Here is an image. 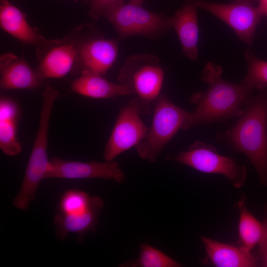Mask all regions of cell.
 I'll use <instances>...</instances> for the list:
<instances>
[{
  "instance_id": "1",
  "label": "cell",
  "mask_w": 267,
  "mask_h": 267,
  "mask_svg": "<svg viewBox=\"0 0 267 267\" xmlns=\"http://www.w3.org/2000/svg\"><path fill=\"white\" fill-rule=\"evenodd\" d=\"M222 67L208 62L202 72V80L208 85L204 91L194 92L190 98L196 105L189 112L182 130L195 126L222 123L239 117L254 89L241 83L236 84L224 80Z\"/></svg>"
},
{
  "instance_id": "2",
  "label": "cell",
  "mask_w": 267,
  "mask_h": 267,
  "mask_svg": "<svg viewBox=\"0 0 267 267\" xmlns=\"http://www.w3.org/2000/svg\"><path fill=\"white\" fill-rule=\"evenodd\" d=\"M239 117L229 130L217 133L216 139L243 154L267 186V87L251 96Z\"/></svg>"
},
{
  "instance_id": "3",
  "label": "cell",
  "mask_w": 267,
  "mask_h": 267,
  "mask_svg": "<svg viewBox=\"0 0 267 267\" xmlns=\"http://www.w3.org/2000/svg\"><path fill=\"white\" fill-rule=\"evenodd\" d=\"M59 91L47 83L42 93L43 102L38 130L26 169L20 189L13 199V205L26 211L34 200L38 186L45 179L49 160L47 157L48 129L53 104Z\"/></svg>"
},
{
  "instance_id": "4",
  "label": "cell",
  "mask_w": 267,
  "mask_h": 267,
  "mask_svg": "<svg viewBox=\"0 0 267 267\" xmlns=\"http://www.w3.org/2000/svg\"><path fill=\"white\" fill-rule=\"evenodd\" d=\"M119 83L129 88L140 114H150L159 97L164 72L158 58L151 54L133 55L127 58L118 76Z\"/></svg>"
},
{
  "instance_id": "5",
  "label": "cell",
  "mask_w": 267,
  "mask_h": 267,
  "mask_svg": "<svg viewBox=\"0 0 267 267\" xmlns=\"http://www.w3.org/2000/svg\"><path fill=\"white\" fill-rule=\"evenodd\" d=\"M152 124L144 140L135 147L139 157L155 162L179 130L182 128L189 112L178 107L166 96L160 95L153 108Z\"/></svg>"
},
{
  "instance_id": "6",
  "label": "cell",
  "mask_w": 267,
  "mask_h": 267,
  "mask_svg": "<svg viewBox=\"0 0 267 267\" xmlns=\"http://www.w3.org/2000/svg\"><path fill=\"white\" fill-rule=\"evenodd\" d=\"M103 16L121 38L140 35L156 39L172 28L171 17L149 11L130 2L110 8Z\"/></svg>"
},
{
  "instance_id": "7",
  "label": "cell",
  "mask_w": 267,
  "mask_h": 267,
  "mask_svg": "<svg viewBox=\"0 0 267 267\" xmlns=\"http://www.w3.org/2000/svg\"><path fill=\"white\" fill-rule=\"evenodd\" d=\"M172 160L199 172L223 176L235 188H240L247 178L246 167L233 159L220 154L211 145L197 141Z\"/></svg>"
},
{
  "instance_id": "8",
  "label": "cell",
  "mask_w": 267,
  "mask_h": 267,
  "mask_svg": "<svg viewBox=\"0 0 267 267\" xmlns=\"http://www.w3.org/2000/svg\"><path fill=\"white\" fill-rule=\"evenodd\" d=\"M92 28L90 25L82 26L62 40H53L43 47L45 50L37 69L41 77L44 80L60 78L73 70L81 44Z\"/></svg>"
},
{
  "instance_id": "9",
  "label": "cell",
  "mask_w": 267,
  "mask_h": 267,
  "mask_svg": "<svg viewBox=\"0 0 267 267\" xmlns=\"http://www.w3.org/2000/svg\"><path fill=\"white\" fill-rule=\"evenodd\" d=\"M253 2V0H233L227 3L198 0L197 5L225 23L242 42L251 46L264 16Z\"/></svg>"
},
{
  "instance_id": "10",
  "label": "cell",
  "mask_w": 267,
  "mask_h": 267,
  "mask_svg": "<svg viewBox=\"0 0 267 267\" xmlns=\"http://www.w3.org/2000/svg\"><path fill=\"white\" fill-rule=\"evenodd\" d=\"M139 114L134 98L122 108L104 149L103 157L106 161H113L120 154L135 147L145 138L149 128Z\"/></svg>"
},
{
  "instance_id": "11",
  "label": "cell",
  "mask_w": 267,
  "mask_h": 267,
  "mask_svg": "<svg viewBox=\"0 0 267 267\" xmlns=\"http://www.w3.org/2000/svg\"><path fill=\"white\" fill-rule=\"evenodd\" d=\"M103 178L122 183L125 175L119 164L114 161L99 162L67 161L57 157L49 160L45 179Z\"/></svg>"
},
{
  "instance_id": "12",
  "label": "cell",
  "mask_w": 267,
  "mask_h": 267,
  "mask_svg": "<svg viewBox=\"0 0 267 267\" xmlns=\"http://www.w3.org/2000/svg\"><path fill=\"white\" fill-rule=\"evenodd\" d=\"M118 43L102 37L93 28L82 41L75 66L84 71L104 75L112 67L118 55Z\"/></svg>"
},
{
  "instance_id": "13",
  "label": "cell",
  "mask_w": 267,
  "mask_h": 267,
  "mask_svg": "<svg viewBox=\"0 0 267 267\" xmlns=\"http://www.w3.org/2000/svg\"><path fill=\"white\" fill-rule=\"evenodd\" d=\"M0 87L3 90L34 89L43 85L44 79L23 57L6 53L0 58Z\"/></svg>"
},
{
  "instance_id": "14",
  "label": "cell",
  "mask_w": 267,
  "mask_h": 267,
  "mask_svg": "<svg viewBox=\"0 0 267 267\" xmlns=\"http://www.w3.org/2000/svg\"><path fill=\"white\" fill-rule=\"evenodd\" d=\"M198 0H184L182 6L171 17V27L180 42L182 53L195 61L198 55Z\"/></svg>"
},
{
  "instance_id": "15",
  "label": "cell",
  "mask_w": 267,
  "mask_h": 267,
  "mask_svg": "<svg viewBox=\"0 0 267 267\" xmlns=\"http://www.w3.org/2000/svg\"><path fill=\"white\" fill-rule=\"evenodd\" d=\"M0 25L3 30L24 44L42 48L53 41L47 40L32 28L25 15L8 0H0Z\"/></svg>"
},
{
  "instance_id": "16",
  "label": "cell",
  "mask_w": 267,
  "mask_h": 267,
  "mask_svg": "<svg viewBox=\"0 0 267 267\" xmlns=\"http://www.w3.org/2000/svg\"><path fill=\"white\" fill-rule=\"evenodd\" d=\"M69 92L96 99L133 94L127 87L111 82L102 75L87 71H82L79 77L70 83Z\"/></svg>"
},
{
  "instance_id": "17",
  "label": "cell",
  "mask_w": 267,
  "mask_h": 267,
  "mask_svg": "<svg viewBox=\"0 0 267 267\" xmlns=\"http://www.w3.org/2000/svg\"><path fill=\"white\" fill-rule=\"evenodd\" d=\"M202 242L212 263L218 267H252L258 265L256 258L242 247H237L207 237Z\"/></svg>"
},
{
  "instance_id": "18",
  "label": "cell",
  "mask_w": 267,
  "mask_h": 267,
  "mask_svg": "<svg viewBox=\"0 0 267 267\" xmlns=\"http://www.w3.org/2000/svg\"><path fill=\"white\" fill-rule=\"evenodd\" d=\"M20 109L12 98L2 96L0 100V148L8 156H15L22 150L17 137Z\"/></svg>"
},
{
  "instance_id": "19",
  "label": "cell",
  "mask_w": 267,
  "mask_h": 267,
  "mask_svg": "<svg viewBox=\"0 0 267 267\" xmlns=\"http://www.w3.org/2000/svg\"><path fill=\"white\" fill-rule=\"evenodd\" d=\"M102 208L96 207L79 214L57 213L53 220L56 237L62 240L69 233H73L78 234V241H83L84 236L88 232L96 230L98 216Z\"/></svg>"
},
{
  "instance_id": "20",
  "label": "cell",
  "mask_w": 267,
  "mask_h": 267,
  "mask_svg": "<svg viewBox=\"0 0 267 267\" xmlns=\"http://www.w3.org/2000/svg\"><path fill=\"white\" fill-rule=\"evenodd\" d=\"M236 207L239 213L238 231L241 246L250 251L263 241L265 235V226L247 209L244 198L236 203Z\"/></svg>"
},
{
  "instance_id": "21",
  "label": "cell",
  "mask_w": 267,
  "mask_h": 267,
  "mask_svg": "<svg viewBox=\"0 0 267 267\" xmlns=\"http://www.w3.org/2000/svg\"><path fill=\"white\" fill-rule=\"evenodd\" d=\"M103 207L104 202L100 197L90 196L84 191L75 189L66 191L58 203L59 211L64 214H79Z\"/></svg>"
},
{
  "instance_id": "22",
  "label": "cell",
  "mask_w": 267,
  "mask_h": 267,
  "mask_svg": "<svg viewBox=\"0 0 267 267\" xmlns=\"http://www.w3.org/2000/svg\"><path fill=\"white\" fill-rule=\"evenodd\" d=\"M124 267H178L181 265L166 254L148 244L140 245L137 259L124 262L120 266Z\"/></svg>"
},
{
  "instance_id": "23",
  "label": "cell",
  "mask_w": 267,
  "mask_h": 267,
  "mask_svg": "<svg viewBox=\"0 0 267 267\" xmlns=\"http://www.w3.org/2000/svg\"><path fill=\"white\" fill-rule=\"evenodd\" d=\"M247 63L246 74L240 83L253 89L259 90L267 87V61L256 57L250 50L244 53Z\"/></svg>"
},
{
  "instance_id": "24",
  "label": "cell",
  "mask_w": 267,
  "mask_h": 267,
  "mask_svg": "<svg viewBox=\"0 0 267 267\" xmlns=\"http://www.w3.org/2000/svg\"><path fill=\"white\" fill-rule=\"evenodd\" d=\"M123 2L124 0H91L90 15L96 20L110 8Z\"/></svg>"
},
{
  "instance_id": "25",
  "label": "cell",
  "mask_w": 267,
  "mask_h": 267,
  "mask_svg": "<svg viewBox=\"0 0 267 267\" xmlns=\"http://www.w3.org/2000/svg\"><path fill=\"white\" fill-rule=\"evenodd\" d=\"M260 245L262 265L267 267V243L263 242Z\"/></svg>"
},
{
  "instance_id": "26",
  "label": "cell",
  "mask_w": 267,
  "mask_h": 267,
  "mask_svg": "<svg viewBox=\"0 0 267 267\" xmlns=\"http://www.w3.org/2000/svg\"><path fill=\"white\" fill-rule=\"evenodd\" d=\"M258 7L263 15L267 16V0H258Z\"/></svg>"
},
{
  "instance_id": "27",
  "label": "cell",
  "mask_w": 267,
  "mask_h": 267,
  "mask_svg": "<svg viewBox=\"0 0 267 267\" xmlns=\"http://www.w3.org/2000/svg\"><path fill=\"white\" fill-rule=\"evenodd\" d=\"M144 0H130V2L137 5H141Z\"/></svg>"
},
{
  "instance_id": "28",
  "label": "cell",
  "mask_w": 267,
  "mask_h": 267,
  "mask_svg": "<svg viewBox=\"0 0 267 267\" xmlns=\"http://www.w3.org/2000/svg\"><path fill=\"white\" fill-rule=\"evenodd\" d=\"M265 226V235L264 237V238L263 239V241L261 242H267V220L265 222V224H264Z\"/></svg>"
},
{
  "instance_id": "29",
  "label": "cell",
  "mask_w": 267,
  "mask_h": 267,
  "mask_svg": "<svg viewBox=\"0 0 267 267\" xmlns=\"http://www.w3.org/2000/svg\"></svg>"
}]
</instances>
